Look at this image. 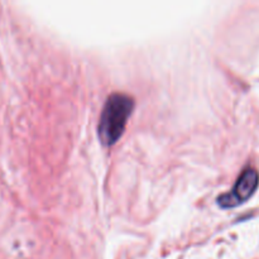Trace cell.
Instances as JSON below:
<instances>
[{"instance_id": "1", "label": "cell", "mask_w": 259, "mask_h": 259, "mask_svg": "<svg viewBox=\"0 0 259 259\" xmlns=\"http://www.w3.org/2000/svg\"><path fill=\"white\" fill-rule=\"evenodd\" d=\"M134 109V99L124 92L108 96L97 125L99 138L104 145H113L122 137L128 119Z\"/></svg>"}, {"instance_id": "2", "label": "cell", "mask_w": 259, "mask_h": 259, "mask_svg": "<svg viewBox=\"0 0 259 259\" xmlns=\"http://www.w3.org/2000/svg\"><path fill=\"white\" fill-rule=\"evenodd\" d=\"M259 185V173L255 168L248 167L244 168L239 177L236 178L233 188L229 192L223 193L218 197V203L224 209L235 208L240 205L244 201L248 200Z\"/></svg>"}]
</instances>
